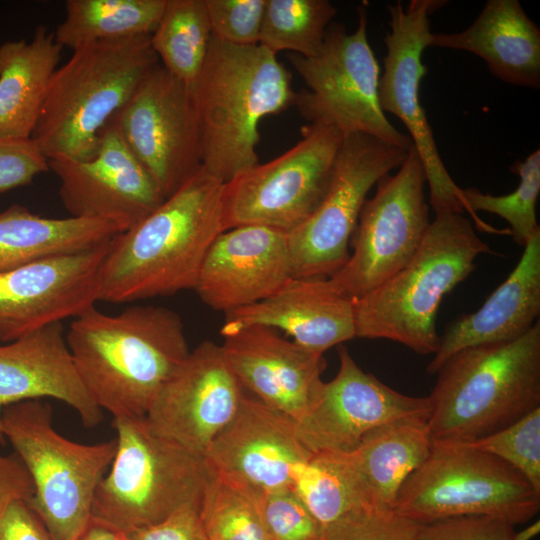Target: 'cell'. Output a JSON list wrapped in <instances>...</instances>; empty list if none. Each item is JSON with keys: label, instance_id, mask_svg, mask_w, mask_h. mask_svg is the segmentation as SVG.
<instances>
[{"label": "cell", "instance_id": "7bdbcfd3", "mask_svg": "<svg viewBox=\"0 0 540 540\" xmlns=\"http://www.w3.org/2000/svg\"><path fill=\"white\" fill-rule=\"evenodd\" d=\"M0 540H53L26 500H10L0 510Z\"/></svg>", "mask_w": 540, "mask_h": 540}, {"label": "cell", "instance_id": "9c48e42d", "mask_svg": "<svg viewBox=\"0 0 540 540\" xmlns=\"http://www.w3.org/2000/svg\"><path fill=\"white\" fill-rule=\"evenodd\" d=\"M393 510L419 524L488 516L524 524L540 510V494L513 467L461 443L432 441L428 457L402 485Z\"/></svg>", "mask_w": 540, "mask_h": 540}, {"label": "cell", "instance_id": "d590c367", "mask_svg": "<svg viewBox=\"0 0 540 540\" xmlns=\"http://www.w3.org/2000/svg\"><path fill=\"white\" fill-rule=\"evenodd\" d=\"M461 444L504 461L540 494V407L499 431Z\"/></svg>", "mask_w": 540, "mask_h": 540}, {"label": "cell", "instance_id": "cb8c5ba5", "mask_svg": "<svg viewBox=\"0 0 540 540\" xmlns=\"http://www.w3.org/2000/svg\"><path fill=\"white\" fill-rule=\"evenodd\" d=\"M252 325L280 329L320 354L356 337L353 301L327 278H290L264 300L225 313L220 333Z\"/></svg>", "mask_w": 540, "mask_h": 540}, {"label": "cell", "instance_id": "d4e9b609", "mask_svg": "<svg viewBox=\"0 0 540 540\" xmlns=\"http://www.w3.org/2000/svg\"><path fill=\"white\" fill-rule=\"evenodd\" d=\"M540 314V230L533 234L513 271L475 312L450 323L426 370L436 374L465 348L508 342L523 336Z\"/></svg>", "mask_w": 540, "mask_h": 540}, {"label": "cell", "instance_id": "5bb4252c", "mask_svg": "<svg viewBox=\"0 0 540 540\" xmlns=\"http://www.w3.org/2000/svg\"><path fill=\"white\" fill-rule=\"evenodd\" d=\"M442 0H411L388 6L390 31L384 38L387 53L379 79V103L384 113L396 116L410 134L422 162L435 214L464 212L461 188L449 175L435 143L432 128L420 103L419 87L427 68L422 63L428 47L429 16Z\"/></svg>", "mask_w": 540, "mask_h": 540}, {"label": "cell", "instance_id": "ba28073f", "mask_svg": "<svg viewBox=\"0 0 540 540\" xmlns=\"http://www.w3.org/2000/svg\"><path fill=\"white\" fill-rule=\"evenodd\" d=\"M0 425L33 481L29 507L53 540H77L91 522L96 490L116 452L115 438L82 444L62 436L53 426L51 405L41 400L6 406Z\"/></svg>", "mask_w": 540, "mask_h": 540}, {"label": "cell", "instance_id": "8fae6325", "mask_svg": "<svg viewBox=\"0 0 540 540\" xmlns=\"http://www.w3.org/2000/svg\"><path fill=\"white\" fill-rule=\"evenodd\" d=\"M301 134L280 156L224 183V231L261 225L289 234L315 212L330 185L344 135L322 121L310 122Z\"/></svg>", "mask_w": 540, "mask_h": 540}, {"label": "cell", "instance_id": "ffe728a7", "mask_svg": "<svg viewBox=\"0 0 540 540\" xmlns=\"http://www.w3.org/2000/svg\"><path fill=\"white\" fill-rule=\"evenodd\" d=\"M310 456L289 417L244 392L237 412L214 438L205 459L214 472L266 492L292 488Z\"/></svg>", "mask_w": 540, "mask_h": 540}, {"label": "cell", "instance_id": "bcb514c9", "mask_svg": "<svg viewBox=\"0 0 540 540\" xmlns=\"http://www.w3.org/2000/svg\"><path fill=\"white\" fill-rule=\"evenodd\" d=\"M540 531V521L537 520L534 523L530 524L527 528L523 529L520 532H516L515 539L516 540H531L536 535H538Z\"/></svg>", "mask_w": 540, "mask_h": 540}, {"label": "cell", "instance_id": "4fadbf2b", "mask_svg": "<svg viewBox=\"0 0 540 540\" xmlns=\"http://www.w3.org/2000/svg\"><path fill=\"white\" fill-rule=\"evenodd\" d=\"M408 153L364 133L344 137L323 200L288 234L293 277L329 278L345 265L368 192L381 177L399 168Z\"/></svg>", "mask_w": 540, "mask_h": 540}, {"label": "cell", "instance_id": "5b68a950", "mask_svg": "<svg viewBox=\"0 0 540 540\" xmlns=\"http://www.w3.org/2000/svg\"><path fill=\"white\" fill-rule=\"evenodd\" d=\"M481 254L494 252L470 219L460 213L435 214L407 265L367 295L352 299L356 337L386 339L419 354H435L440 303L474 271Z\"/></svg>", "mask_w": 540, "mask_h": 540}, {"label": "cell", "instance_id": "e575fe53", "mask_svg": "<svg viewBox=\"0 0 540 540\" xmlns=\"http://www.w3.org/2000/svg\"><path fill=\"white\" fill-rule=\"evenodd\" d=\"M510 170L520 179L512 193L494 196L476 188H461L462 203L477 222L476 211L493 213L506 220L513 240L518 246L524 247L540 230L536 220V202L540 192V150H535L524 161L514 162Z\"/></svg>", "mask_w": 540, "mask_h": 540}, {"label": "cell", "instance_id": "7a4b0ae2", "mask_svg": "<svg viewBox=\"0 0 540 540\" xmlns=\"http://www.w3.org/2000/svg\"><path fill=\"white\" fill-rule=\"evenodd\" d=\"M66 341L84 386L113 418L145 417L190 352L179 314L153 305L115 315L92 306L73 319Z\"/></svg>", "mask_w": 540, "mask_h": 540}, {"label": "cell", "instance_id": "836d02e7", "mask_svg": "<svg viewBox=\"0 0 540 540\" xmlns=\"http://www.w3.org/2000/svg\"><path fill=\"white\" fill-rule=\"evenodd\" d=\"M199 513L206 540H271L256 492L224 475L214 472Z\"/></svg>", "mask_w": 540, "mask_h": 540}, {"label": "cell", "instance_id": "1f68e13d", "mask_svg": "<svg viewBox=\"0 0 540 540\" xmlns=\"http://www.w3.org/2000/svg\"><path fill=\"white\" fill-rule=\"evenodd\" d=\"M293 491L323 529L364 504L344 453L312 454L298 470Z\"/></svg>", "mask_w": 540, "mask_h": 540}, {"label": "cell", "instance_id": "4dcf8cb0", "mask_svg": "<svg viewBox=\"0 0 540 540\" xmlns=\"http://www.w3.org/2000/svg\"><path fill=\"white\" fill-rule=\"evenodd\" d=\"M211 39L205 0H166L158 25L150 35L161 65L189 86L202 69Z\"/></svg>", "mask_w": 540, "mask_h": 540}, {"label": "cell", "instance_id": "f35d334b", "mask_svg": "<svg viewBox=\"0 0 540 540\" xmlns=\"http://www.w3.org/2000/svg\"><path fill=\"white\" fill-rule=\"evenodd\" d=\"M212 36L220 41L259 44L266 0H205Z\"/></svg>", "mask_w": 540, "mask_h": 540}, {"label": "cell", "instance_id": "ac0fdd59", "mask_svg": "<svg viewBox=\"0 0 540 540\" xmlns=\"http://www.w3.org/2000/svg\"><path fill=\"white\" fill-rule=\"evenodd\" d=\"M244 392L220 345L203 341L166 381L145 418L157 434L205 458Z\"/></svg>", "mask_w": 540, "mask_h": 540}, {"label": "cell", "instance_id": "8d00e7d4", "mask_svg": "<svg viewBox=\"0 0 540 540\" xmlns=\"http://www.w3.org/2000/svg\"><path fill=\"white\" fill-rule=\"evenodd\" d=\"M271 540H320L322 528L292 488L256 492Z\"/></svg>", "mask_w": 540, "mask_h": 540}, {"label": "cell", "instance_id": "7402d4cb", "mask_svg": "<svg viewBox=\"0 0 540 540\" xmlns=\"http://www.w3.org/2000/svg\"><path fill=\"white\" fill-rule=\"evenodd\" d=\"M292 277L288 234L242 225L212 242L193 290L203 303L227 313L264 300Z\"/></svg>", "mask_w": 540, "mask_h": 540}, {"label": "cell", "instance_id": "52a82bcc", "mask_svg": "<svg viewBox=\"0 0 540 540\" xmlns=\"http://www.w3.org/2000/svg\"><path fill=\"white\" fill-rule=\"evenodd\" d=\"M116 452L96 490L92 519L123 532L201 506L214 475L206 459L157 434L145 417L113 418Z\"/></svg>", "mask_w": 540, "mask_h": 540}, {"label": "cell", "instance_id": "603a6c76", "mask_svg": "<svg viewBox=\"0 0 540 540\" xmlns=\"http://www.w3.org/2000/svg\"><path fill=\"white\" fill-rule=\"evenodd\" d=\"M42 398L70 406L87 428L103 421V410L77 372L62 322L0 345V417L8 405Z\"/></svg>", "mask_w": 540, "mask_h": 540}, {"label": "cell", "instance_id": "e0dca14e", "mask_svg": "<svg viewBox=\"0 0 540 540\" xmlns=\"http://www.w3.org/2000/svg\"><path fill=\"white\" fill-rule=\"evenodd\" d=\"M59 195L71 217L102 219L131 228L166 199L110 120L96 153L85 161L49 160Z\"/></svg>", "mask_w": 540, "mask_h": 540}, {"label": "cell", "instance_id": "8992f818", "mask_svg": "<svg viewBox=\"0 0 540 540\" xmlns=\"http://www.w3.org/2000/svg\"><path fill=\"white\" fill-rule=\"evenodd\" d=\"M159 64L150 35L73 50L52 76L32 139L48 160L90 159L102 129Z\"/></svg>", "mask_w": 540, "mask_h": 540}, {"label": "cell", "instance_id": "d6a6232c", "mask_svg": "<svg viewBox=\"0 0 540 540\" xmlns=\"http://www.w3.org/2000/svg\"><path fill=\"white\" fill-rule=\"evenodd\" d=\"M336 13L328 0H266L259 44L276 55L315 56Z\"/></svg>", "mask_w": 540, "mask_h": 540}, {"label": "cell", "instance_id": "44dd1931", "mask_svg": "<svg viewBox=\"0 0 540 540\" xmlns=\"http://www.w3.org/2000/svg\"><path fill=\"white\" fill-rule=\"evenodd\" d=\"M222 336L223 357L243 390L296 422L324 383L323 354L266 326L242 327Z\"/></svg>", "mask_w": 540, "mask_h": 540}, {"label": "cell", "instance_id": "60d3db41", "mask_svg": "<svg viewBox=\"0 0 540 540\" xmlns=\"http://www.w3.org/2000/svg\"><path fill=\"white\" fill-rule=\"evenodd\" d=\"M49 170V160L37 143L0 139V193L25 186Z\"/></svg>", "mask_w": 540, "mask_h": 540}, {"label": "cell", "instance_id": "7c38bea8", "mask_svg": "<svg viewBox=\"0 0 540 540\" xmlns=\"http://www.w3.org/2000/svg\"><path fill=\"white\" fill-rule=\"evenodd\" d=\"M422 162L414 147L398 171L381 177L351 235L353 253L327 278L350 299L361 298L398 273L418 250L431 223Z\"/></svg>", "mask_w": 540, "mask_h": 540}, {"label": "cell", "instance_id": "30bf717a", "mask_svg": "<svg viewBox=\"0 0 540 540\" xmlns=\"http://www.w3.org/2000/svg\"><path fill=\"white\" fill-rule=\"evenodd\" d=\"M357 14L353 33L340 23L328 26L317 55L288 54L308 87L297 93L295 105L309 122L331 124L344 137L364 133L410 151V137L398 131L380 107V67L367 37L366 8L358 6Z\"/></svg>", "mask_w": 540, "mask_h": 540}, {"label": "cell", "instance_id": "4316f807", "mask_svg": "<svg viewBox=\"0 0 540 540\" xmlns=\"http://www.w3.org/2000/svg\"><path fill=\"white\" fill-rule=\"evenodd\" d=\"M431 446L426 415L402 417L369 431L344 453L364 504L393 510L402 485L428 457Z\"/></svg>", "mask_w": 540, "mask_h": 540}, {"label": "cell", "instance_id": "ee69618b", "mask_svg": "<svg viewBox=\"0 0 540 540\" xmlns=\"http://www.w3.org/2000/svg\"><path fill=\"white\" fill-rule=\"evenodd\" d=\"M34 484L20 457L15 453L0 454V510L13 499L28 501Z\"/></svg>", "mask_w": 540, "mask_h": 540}, {"label": "cell", "instance_id": "2e32d148", "mask_svg": "<svg viewBox=\"0 0 540 540\" xmlns=\"http://www.w3.org/2000/svg\"><path fill=\"white\" fill-rule=\"evenodd\" d=\"M339 370L304 414L294 422L296 435L312 455L352 451L371 430L390 421L416 415L429 416L428 397L400 393L363 371L340 346Z\"/></svg>", "mask_w": 540, "mask_h": 540}, {"label": "cell", "instance_id": "3957f363", "mask_svg": "<svg viewBox=\"0 0 540 540\" xmlns=\"http://www.w3.org/2000/svg\"><path fill=\"white\" fill-rule=\"evenodd\" d=\"M201 138V166L222 183L257 165L258 125L295 104L291 73L260 44L238 46L212 36L189 86Z\"/></svg>", "mask_w": 540, "mask_h": 540}, {"label": "cell", "instance_id": "b9f144b4", "mask_svg": "<svg viewBox=\"0 0 540 540\" xmlns=\"http://www.w3.org/2000/svg\"><path fill=\"white\" fill-rule=\"evenodd\" d=\"M200 507H183L162 521L125 532L128 540H206Z\"/></svg>", "mask_w": 540, "mask_h": 540}, {"label": "cell", "instance_id": "d6986e66", "mask_svg": "<svg viewBox=\"0 0 540 540\" xmlns=\"http://www.w3.org/2000/svg\"><path fill=\"white\" fill-rule=\"evenodd\" d=\"M109 242L0 271V341L9 343L95 306Z\"/></svg>", "mask_w": 540, "mask_h": 540}, {"label": "cell", "instance_id": "277c9868", "mask_svg": "<svg viewBox=\"0 0 540 540\" xmlns=\"http://www.w3.org/2000/svg\"><path fill=\"white\" fill-rule=\"evenodd\" d=\"M432 441L467 443L540 407V323L518 339L465 348L436 372Z\"/></svg>", "mask_w": 540, "mask_h": 540}, {"label": "cell", "instance_id": "484cf974", "mask_svg": "<svg viewBox=\"0 0 540 540\" xmlns=\"http://www.w3.org/2000/svg\"><path fill=\"white\" fill-rule=\"evenodd\" d=\"M428 46L464 50L482 58L509 84L540 86V29L517 0H489L464 31L430 33Z\"/></svg>", "mask_w": 540, "mask_h": 540}, {"label": "cell", "instance_id": "83f0119b", "mask_svg": "<svg viewBox=\"0 0 540 540\" xmlns=\"http://www.w3.org/2000/svg\"><path fill=\"white\" fill-rule=\"evenodd\" d=\"M62 49L44 26L0 45V139L32 138Z\"/></svg>", "mask_w": 540, "mask_h": 540}, {"label": "cell", "instance_id": "6da1fadb", "mask_svg": "<svg viewBox=\"0 0 540 540\" xmlns=\"http://www.w3.org/2000/svg\"><path fill=\"white\" fill-rule=\"evenodd\" d=\"M221 181L201 168L143 220L111 239L99 301L128 303L194 289L222 224Z\"/></svg>", "mask_w": 540, "mask_h": 540}, {"label": "cell", "instance_id": "f6af8a7d", "mask_svg": "<svg viewBox=\"0 0 540 540\" xmlns=\"http://www.w3.org/2000/svg\"><path fill=\"white\" fill-rule=\"evenodd\" d=\"M77 540H128L125 532L91 519Z\"/></svg>", "mask_w": 540, "mask_h": 540}, {"label": "cell", "instance_id": "9a60e30c", "mask_svg": "<svg viewBox=\"0 0 540 540\" xmlns=\"http://www.w3.org/2000/svg\"><path fill=\"white\" fill-rule=\"evenodd\" d=\"M110 120L165 198L201 168L200 127L190 87L161 64Z\"/></svg>", "mask_w": 540, "mask_h": 540}, {"label": "cell", "instance_id": "f546056e", "mask_svg": "<svg viewBox=\"0 0 540 540\" xmlns=\"http://www.w3.org/2000/svg\"><path fill=\"white\" fill-rule=\"evenodd\" d=\"M166 0H68L54 36L62 47L151 35Z\"/></svg>", "mask_w": 540, "mask_h": 540}, {"label": "cell", "instance_id": "ab89813d", "mask_svg": "<svg viewBox=\"0 0 540 540\" xmlns=\"http://www.w3.org/2000/svg\"><path fill=\"white\" fill-rule=\"evenodd\" d=\"M515 526L488 516H459L420 524L413 540H516Z\"/></svg>", "mask_w": 540, "mask_h": 540}, {"label": "cell", "instance_id": "74e56055", "mask_svg": "<svg viewBox=\"0 0 540 540\" xmlns=\"http://www.w3.org/2000/svg\"><path fill=\"white\" fill-rule=\"evenodd\" d=\"M419 526L392 509L362 507L324 527L320 540H413Z\"/></svg>", "mask_w": 540, "mask_h": 540}, {"label": "cell", "instance_id": "f1b7e54d", "mask_svg": "<svg viewBox=\"0 0 540 540\" xmlns=\"http://www.w3.org/2000/svg\"><path fill=\"white\" fill-rule=\"evenodd\" d=\"M121 232L102 219L47 218L13 204L0 213V271L96 248Z\"/></svg>", "mask_w": 540, "mask_h": 540}, {"label": "cell", "instance_id": "7dc6e473", "mask_svg": "<svg viewBox=\"0 0 540 540\" xmlns=\"http://www.w3.org/2000/svg\"><path fill=\"white\" fill-rule=\"evenodd\" d=\"M0 443H5V439L3 438L2 434L0 433Z\"/></svg>", "mask_w": 540, "mask_h": 540}]
</instances>
